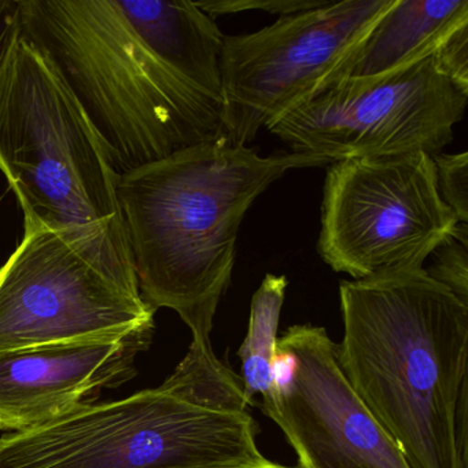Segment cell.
I'll use <instances>...</instances> for the list:
<instances>
[{"mask_svg": "<svg viewBox=\"0 0 468 468\" xmlns=\"http://www.w3.org/2000/svg\"><path fill=\"white\" fill-rule=\"evenodd\" d=\"M169 0H20L21 34L48 57L119 176L227 138L224 105L168 42Z\"/></svg>", "mask_w": 468, "mask_h": 468, "instance_id": "6da1fadb", "label": "cell"}, {"mask_svg": "<svg viewBox=\"0 0 468 468\" xmlns=\"http://www.w3.org/2000/svg\"><path fill=\"white\" fill-rule=\"evenodd\" d=\"M338 363L410 468H467L468 305L421 268L339 286Z\"/></svg>", "mask_w": 468, "mask_h": 468, "instance_id": "7a4b0ae2", "label": "cell"}, {"mask_svg": "<svg viewBox=\"0 0 468 468\" xmlns=\"http://www.w3.org/2000/svg\"><path fill=\"white\" fill-rule=\"evenodd\" d=\"M331 164L295 153L261 157L221 138L122 175L117 197L144 303L176 312L193 344L213 349L246 213L292 169Z\"/></svg>", "mask_w": 468, "mask_h": 468, "instance_id": "3957f363", "label": "cell"}, {"mask_svg": "<svg viewBox=\"0 0 468 468\" xmlns=\"http://www.w3.org/2000/svg\"><path fill=\"white\" fill-rule=\"evenodd\" d=\"M0 171L24 226L58 232L141 295L105 146L48 57L23 34L0 79Z\"/></svg>", "mask_w": 468, "mask_h": 468, "instance_id": "277c9868", "label": "cell"}, {"mask_svg": "<svg viewBox=\"0 0 468 468\" xmlns=\"http://www.w3.org/2000/svg\"><path fill=\"white\" fill-rule=\"evenodd\" d=\"M250 413L147 388L0 437V468H248L268 464Z\"/></svg>", "mask_w": 468, "mask_h": 468, "instance_id": "5b68a950", "label": "cell"}, {"mask_svg": "<svg viewBox=\"0 0 468 468\" xmlns=\"http://www.w3.org/2000/svg\"><path fill=\"white\" fill-rule=\"evenodd\" d=\"M457 223L426 153L350 158L328 165L317 253L353 281L410 272Z\"/></svg>", "mask_w": 468, "mask_h": 468, "instance_id": "8992f818", "label": "cell"}, {"mask_svg": "<svg viewBox=\"0 0 468 468\" xmlns=\"http://www.w3.org/2000/svg\"><path fill=\"white\" fill-rule=\"evenodd\" d=\"M467 102L432 54L377 78L336 81L270 133L295 154L331 163L415 152L434 157L451 144Z\"/></svg>", "mask_w": 468, "mask_h": 468, "instance_id": "52a82bcc", "label": "cell"}, {"mask_svg": "<svg viewBox=\"0 0 468 468\" xmlns=\"http://www.w3.org/2000/svg\"><path fill=\"white\" fill-rule=\"evenodd\" d=\"M154 314L50 229L24 226L0 267V352L119 341L154 330Z\"/></svg>", "mask_w": 468, "mask_h": 468, "instance_id": "ba28073f", "label": "cell"}, {"mask_svg": "<svg viewBox=\"0 0 468 468\" xmlns=\"http://www.w3.org/2000/svg\"><path fill=\"white\" fill-rule=\"evenodd\" d=\"M394 0H342L224 37L227 142L246 146L308 102L325 76L366 37Z\"/></svg>", "mask_w": 468, "mask_h": 468, "instance_id": "9c48e42d", "label": "cell"}, {"mask_svg": "<svg viewBox=\"0 0 468 468\" xmlns=\"http://www.w3.org/2000/svg\"><path fill=\"white\" fill-rule=\"evenodd\" d=\"M276 378L275 396L260 408L294 449L297 468H410L353 390L324 327L287 328Z\"/></svg>", "mask_w": 468, "mask_h": 468, "instance_id": "30bf717a", "label": "cell"}, {"mask_svg": "<svg viewBox=\"0 0 468 468\" xmlns=\"http://www.w3.org/2000/svg\"><path fill=\"white\" fill-rule=\"evenodd\" d=\"M153 334L0 352V430L40 426L130 382Z\"/></svg>", "mask_w": 468, "mask_h": 468, "instance_id": "8fae6325", "label": "cell"}, {"mask_svg": "<svg viewBox=\"0 0 468 468\" xmlns=\"http://www.w3.org/2000/svg\"><path fill=\"white\" fill-rule=\"evenodd\" d=\"M465 26L468 0H394L314 95L336 81L377 78L421 61Z\"/></svg>", "mask_w": 468, "mask_h": 468, "instance_id": "7c38bea8", "label": "cell"}, {"mask_svg": "<svg viewBox=\"0 0 468 468\" xmlns=\"http://www.w3.org/2000/svg\"><path fill=\"white\" fill-rule=\"evenodd\" d=\"M286 289V276L268 273L251 298L248 335L238 350L243 393L250 405L254 397L271 399L278 388V328Z\"/></svg>", "mask_w": 468, "mask_h": 468, "instance_id": "4fadbf2b", "label": "cell"}, {"mask_svg": "<svg viewBox=\"0 0 468 468\" xmlns=\"http://www.w3.org/2000/svg\"><path fill=\"white\" fill-rule=\"evenodd\" d=\"M174 396L218 412H248L242 378L238 377L213 349L191 344L174 374L160 386Z\"/></svg>", "mask_w": 468, "mask_h": 468, "instance_id": "5bb4252c", "label": "cell"}, {"mask_svg": "<svg viewBox=\"0 0 468 468\" xmlns=\"http://www.w3.org/2000/svg\"><path fill=\"white\" fill-rule=\"evenodd\" d=\"M430 257L431 265L426 270L427 275L468 305L467 224L457 223L451 237L437 246Z\"/></svg>", "mask_w": 468, "mask_h": 468, "instance_id": "9a60e30c", "label": "cell"}, {"mask_svg": "<svg viewBox=\"0 0 468 468\" xmlns=\"http://www.w3.org/2000/svg\"><path fill=\"white\" fill-rule=\"evenodd\" d=\"M437 175L438 193L443 204L456 216L459 223L468 221V153L441 154L432 157Z\"/></svg>", "mask_w": 468, "mask_h": 468, "instance_id": "2e32d148", "label": "cell"}, {"mask_svg": "<svg viewBox=\"0 0 468 468\" xmlns=\"http://www.w3.org/2000/svg\"><path fill=\"white\" fill-rule=\"evenodd\" d=\"M327 2L328 0H213V2H194V4L209 17L253 12V10L286 17V16L317 9Z\"/></svg>", "mask_w": 468, "mask_h": 468, "instance_id": "e0dca14e", "label": "cell"}, {"mask_svg": "<svg viewBox=\"0 0 468 468\" xmlns=\"http://www.w3.org/2000/svg\"><path fill=\"white\" fill-rule=\"evenodd\" d=\"M441 72L468 95V26L457 29L435 53Z\"/></svg>", "mask_w": 468, "mask_h": 468, "instance_id": "ac0fdd59", "label": "cell"}, {"mask_svg": "<svg viewBox=\"0 0 468 468\" xmlns=\"http://www.w3.org/2000/svg\"><path fill=\"white\" fill-rule=\"evenodd\" d=\"M20 35V0H0V79Z\"/></svg>", "mask_w": 468, "mask_h": 468, "instance_id": "d6986e66", "label": "cell"}, {"mask_svg": "<svg viewBox=\"0 0 468 468\" xmlns=\"http://www.w3.org/2000/svg\"><path fill=\"white\" fill-rule=\"evenodd\" d=\"M248 468H297V467H286V465L278 464V463L270 462L268 464L260 465V467H248Z\"/></svg>", "mask_w": 468, "mask_h": 468, "instance_id": "ffe728a7", "label": "cell"}]
</instances>
